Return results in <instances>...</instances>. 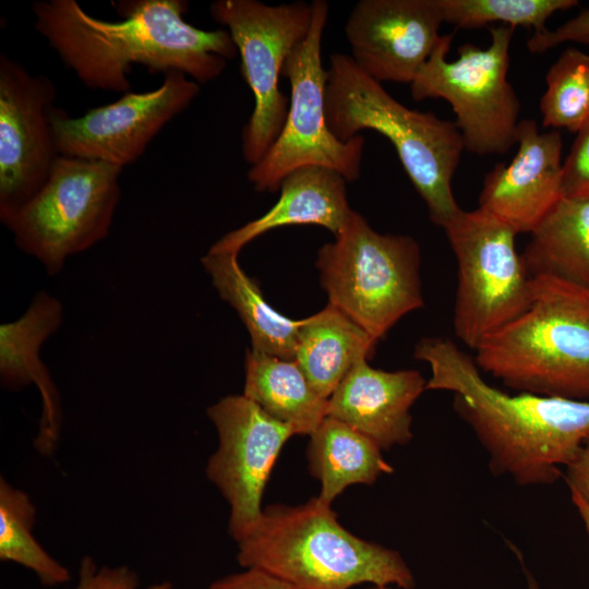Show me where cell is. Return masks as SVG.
I'll use <instances>...</instances> for the list:
<instances>
[{
    "instance_id": "obj_21",
    "label": "cell",
    "mask_w": 589,
    "mask_h": 589,
    "mask_svg": "<svg viewBox=\"0 0 589 589\" xmlns=\"http://www.w3.org/2000/svg\"><path fill=\"white\" fill-rule=\"evenodd\" d=\"M219 297L238 313L251 337V350L293 361L301 320L272 308L259 284L248 276L236 253L207 252L201 259Z\"/></svg>"
},
{
    "instance_id": "obj_31",
    "label": "cell",
    "mask_w": 589,
    "mask_h": 589,
    "mask_svg": "<svg viewBox=\"0 0 589 589\" xmlns=\"http://www.w3.org/2000/svg\"><path fill=\"white\" fill-rule=\"evenodd\" d=\"M206 589H298L259 568H244L214 580Z\"/></svg>"
},
{
    "instance_id": "obj_22",
    "label": "cell",
    "mask_w": 589,
    "mask_h": 589,
    "mask_svg": "<svg viewBox=\"0 0 589 589\" xmlns=\"http://www.w3.org/2000/svg\"><path fill=\"white\" fill-rule=\"evenodd\" d=\"M530 235L521 257L531 278L589 288V197H561Z\"/></svg>"
},
{
    "instance_id": "obj_17",
    "label": "cell",
    "mask_w": 589,
    "mask_h": 589,
    "mask_svg": "<svg viewBox=\"0 0 589 589\" xmlns=\"http://www.w3.org/2000/svg\"><path fill=\"white\" fill-rule=\"evenodd\" d=\"M417 370L384 371L357 362L328 398L327 416L375 442L381 449L412 438L410 408L426 390Z\"/></svg>"
},
{
    "instance_id": "obj_10",
    "label": "cell",
    "mask_w": 589,
    "mask_h": 589,
    "mask_svg": "<svg viewBox=\"0 0 589 589\" xmlns=\"http://www.w3.org/2000/svg\"><path fill=\"white\" fill-rule=\"evenodd\" d=\"M308 36L287 57L281 76L290 84L285 125L265 156L248 170V180L259 192L279 190L283 179L303 166H323L338 171L348 182L359 178L365 139L358 134L341 142L329 131L325 115L327 70L321 44L329 7L313 0Z\"/></svg>"
},
{
    "instance_id": "obj_35",
    "label": "cell",
    "mask_w": 589,
    "mask_h": 589,
    "mask_svg": "<svg viewBox=\"0 0 589 589\" xmlns=\"http://www.w3.org/2000/svg\"><path fill=\"white\" fill-rule=\"evenodd\" d=\"M366 589H394L393 587H380V586H371Z\"/></svg>"
},
{
    "instance_id": "obj_8",
    "label": "cell",
    "mask_w": 589,
    "mask_h": 589,
    "mask_svg": "<svg viewBox=\"0 0 589 589\" xmlns=\"http://www.w3.org/2000/svg\"><path fill=\"white\" fill-rule=\"evenodd\" d=\"M489 31V46L466 43L454 61L447 60L454 34L442 35L410 84L414 100L443 98L452 106L465 149L480 156L507 153L520 122V101L507 79L515 28Z\"/></svg>"
},
{
    "instance_id": "obj_14",
    "label": "cell",
    "mask_w": 589,
    "mask_h": 589,
    "mask_svg": "<svg viewBox=\"0 0 589 589\" xmlns=\"http://www.w3.org/2000/svg\"><path fill=\"white\" fill-rule=\"evenodd\" d=\"M56 98L50 77L0 55V212L29 200L60 156L51 123Z\"/></svg>"
},
{
    "instance_id": "obj_16",
    "label": "cell",
    "mask_w": 589,
    "mask_h": 589,
    "mask_svg": "<svg viewBox=\"0 0 589 589\" xmlns=\"http://www.w3.org/2000/svg\"><path fill=\"white\" fill-rule=\"evenodd\" d=\"M516 155L484 177L478 208L509 226L517 235L531 233L562 197V136L540 132L532 119L518 124Z\"/></svg>"
},
{
    "instance_id": "obj_20",
    "label": "cell",
    "mask_w": 589,
    "mask_h": 589,
    "mask_svg": "<svg viewBox=\"0 0 589 589\" xmlns=\"http://www.w3.org/2000/svg\"><path fill=\"white\" fill-rule=\"evenodd\" d=\"M377 340L336 306L302 318L294 361L312 387L328 399L361 360L373 357Z\"/></svg>"
},
{
    "instance_id": "obj_29",
    "label": "cell",
    "mask_w": 589,
    "mask_h": 589,
    "mask_svg": "<svg viewBox=\"0 0 589 589\" xmlns=\"http://www.w3.org/2000/svg\"><path fill=\"white\" fill-rule=\"evenodd\" d=\"M562 197H589V123L581 129L563 163Z\"/></svg>"
},
{
    "instance_id": "obj_18",
    "label": "cell",
    "mask_w": 589,
    "mask_h": 589,
    "mask_svg": "<svg viewBox=\"0 0 589 589\" xmlns=\"http://www.w3.org/2000/svg\"><path fill=\"white\" fill-rule=\"evenodd\" d=\"M62 318L61 302L41 291L22 316L0 325L1 385L13 392L29 384L38 389L41 412L34 446L44 456H52L60 442L62 407L58 388L40 359V349L60 327Z\"/></svg>"
},
{
    "instance_id": "obj_6",
    "label": "cell",
    "mask_w": 589,
    "mask_h": 589,
    "mask_svg": "<svg viewBox=\"0 0 589 589\" xmlns=\"http://www.w3.org/2000/svg\"><path fill=\"white\" fill-rule=\"evenodd\" d=\"M420 261L413 238L380 233L353 211L335 240L318 249L315 265L328 303L380 340L423 305Z\"/></svg>"
},
{
    "instance_id": "obj_15",
    "label": "cell",
    "mask_w": 589,
    "mask_h": 589,
    "mask_svg": "<svg viewBox=\"0 0 589 589\" xmlns=\"http://www.w3.org/2000/svg\"><path fill=\"white\" fill-rule=\"evenodd\" d=\"M443 17L437 0H360L346 21L351 59L370 77L411 84L430 58Z\"/></svg>"
},
{
    "instance_id": "obj_4",
    "label": "cell",
    "mask_w": 589,
    "mask_h": 589,
    "mask_svg": "<svg viewBox=\"0 0 589 589\" xmlns=\"http://www.w3.org/2000/svg\"><path fill=\"white\" fill-rule=\"evenodd\" d=\"M325 115L329 131L341 142L362 130L389 140L433 224L444 228L462 209L452 189L465 151L455 122L406 107L339 52L329 58Z\"/></svg>"
},
{
    "instance_id": "obj_25",
    "label": "cell",
    "mask_w": 589,
    "mask_h": 589,
    "mask_svg": "<svg viewBox=\"0 0 589 589\" xmlns=\"http://www.w3.org/2000/svg\"><path fill=\"white\" fill-rule=\"evenodd\" d=\"M36 507L22 489L0 478V560L31 570L43 586L70 581L71 573L35 538Z\"/></svg>"
},
{
    "instance_id": "obj_27",
    "label": "cell",
    "mask_w": 589,
    "mask_h": 589,
    "mask_svg": "<svg viewBox=\"0 0 589 589\" xmlns=\"http://www.w3.org/2000/svg\"><path fill=\"white\" fill-rule=\"evenodd\" d=\"M443 22L456 28L474 29L492 23L548 29L546 21L556 12L576 7L577 0H437Z\"/></svg>"
},
{
    "instance_id": "obj_19",
    "label": "cell",
    "mask_w": 589,
    "mask_h": 589,
    "mask_svg": "<svg viewBox=\"0 0 589 589\" xmlns=\"http://www.w3.org/2000/svg\"><path fill=\"white\" fill-rule=\"evenodd\" d=\"M347 182L342 175L327 167L297 168L283 179L279 199L268 212L227 232L208 251L239 254L263 233L292 225L322 226L336 236L353 213L347 200Z\"/></svg>"
},
{
    "instance_id": "obj_5",
    "label": "cell",
    "mask_w": 589,
    "mask_h": 589,
    "mask_svg": "<svg viewBox=\"0 0 589 589\" xmlns=\"http://www.w3.org/2000/svg\"><path fill=\"white\" fill-rule=\"evenodd\" d=\"M532 300L474 350L478 368L518 393L589 401V288L531 278Z\"/></svg>"
},
{
    "instance_id": "obj_36",
    "label": "cell",
    "mask_w": 589,
    "mask_h": 589,
    "mask_svg": "<svg viewBox=\"0 0 589 589\" xmlns=\"http://www.w3.org/2000/svg\"><path fill=\"white\" fill-rule=\"evenodd\" d=\"M584 44H589V39H588V40H586V41H585Z\"/></svg>"
},
{
    "instance_id": "obj_28",
    "label": "cell",
    "mask_w": 589,
    "mask_h": 589,
    "mask_svg": "<svg viewBox=\"0 0 589 589\" xmlns=\"http://www.w3.org/2000/svg\"><path fill=\"white\" fill-rule=\"evenodd\" d=\"M74 589H140L137 574L127 565L98 566L92 556H83ZM145 589H178L170 581L149 585Z\"/></svg>"
},
{
    "instance_id": "obj_23",
    "label": "cell",
    "mask_w": 589,
    "mask_h": 589,
    "mask_svg": "<svg viewBox=\"0 0 589 589\" xmlns=\"http://www.w3.org/2000/svg\"><path fill=\"white\" fill-rule=\"evenodd\" d=\"M244 366L243 395L296 435H311L327 417L328 399L316 393L294 360L249 349Z\"/></svg>"
},
{
    "instance_id": "obj_11",
    "label": "cell",
    "mask_w": 589,
    "mask_h": 589,
    "mask_svg": "<svg viewBox=\"0 0 589 589\" xmlns=\"http://www.w3.org/2000/svg\"><path fill=\"white\" fill-rule=\"evenodd\" d=\"M211 16L226 26L241 58V75L254 96L253 111L242 129L245 163L257 164L278 139L289 109L279 88L284 63L309 34L312 2L271 5L256 0H217Z\"/></svg>"
},
{
    "instance_id": "obj_13",
    "label": "cell",
    "mask_w": 589,
    "mask_h": 589,
    "mask_svg": "<svg viewBox=\"0 0 589 589\" xmlns=\"http://www.w3.org/2000/svg\"><path fill=\"white\" fill-rule=\"evenodd\" d=\"M200 84L181 72L164 75L161 85L147 92H128L116 101L71 117L55 107L51 123L60 156L110 164L135 163L153 139L200 93Z\"/></svg>"
},
{
    "instance_id": "obj_12",
    "label": "cell",
    "mask_w": 589,
    "mask_h": 589,
    "mask_svg": "<svg viewBox=\"0 0 589 589\" xmlns=\"http://www.w3.org/2000/svg\"><path fill=\"white\" fill-rule=\"evenodd\" d=\"M218 447L205 467L207 479L229 505L228 531L238 542L257 521L272 469L294 430L242 395H229L206 410Z\"/></svg>"
},
{
    "instance_id": "obj_32",
    "label": "cell",
    "mask_w": 589,
    "mask_h": 589,
    "mask_svg": "<svg viewBox=\"0 0 589 589\" xmlns=\"http://www.w3.org/2000/svg\"><path fill=\"white\" fill-rule=\"evenodd\" d=\"M565 470L564 477L570 495L577 496L589 506V437Z\"/></svg>"
},
{
    "instance_id": "obj_9",
    "label": "cell",
    "mask_w": 589,
    "mask_h": 589,
    "mask_svg": "<svg viewBox=\"0 0 589 589\" xmlns=\"http://www.w3.org/2000/svg\"><path fill=\"white\" fill-rule=\"evenodd\" d=\"M443 229L457 262L454 332L476 350L529 308L531 277L516 249L517 233L491 214L461 209Z\"/></svg>"
},
{
    "instance_id": "obj_1",
    "label": "cell",
    "mask_w": 589,
    "mask_h": 589,
    "mask_svg": "<svg viewBox=\"0 0 589 589\" xmlns=\"http://www.w3.org/2000/svg\"><path fill=\"white\" fill-rule=\"evenodd\" d=\"M121 21L88 14L76 0H38L34 27L87 87L131 92L133 64L164 75L177 71L199 84L217 79L238 55L226 29L205 31L188 23L184 0L112 2Z\"/></svg>"
},
{
    "instance_id": "obj_33",
    "label": "cell",
    "mask_w": 589,
    "mask_h": 589,
    "mask_svg": "<svg viewBox=\"0 0 589 589\" xmlns=\"http://www.w3.org/2000/svg\"><path fill=\"white\" fill-rule=\"evenodd\" d=\"M572 501L582 520L589 539V506H587L581 500H579L575 495H572Z\"/></svg>"
},
{
    "instance_id": "obj_30",
    "label": "cell",
    "mask_w": 589,
    "mask_h": 589,
    "mask_svg": "<svg viewBox=\"0 0 589 589\" xmlns=\"http://www.w3.org/2000/svg\"><path fill=\"white\" fill-rule=\"evenodd\" d=\"M589 39V9L565 22L557 28L532 33L527 41L529 51L541 53L566 41L585 43Z\"/></svg>"
},
{
    "instance_id": "obj_7",
    "label": "cell",
    "mask_w": 589,
    "mask_h": 589,
    "mask_svg": "<svg viewBox=\"0 0 589 589\" xmlns=\"http://www.w3.org/2000/svg\"><path fill=\"white\" fill-rule=\"evenodd\" d=\"M122 168L59 156L43 187L20 206L0 212L15 244L48 275L67 260L104 240L120 201Z\"/></svg>"
},
{
    "instance_id": "obj_34",
    "label": "cell",
    "mask_w": 589,
    "mask_h": 589,
    "mask_svg": "<svg viewBox=\"0 0 589 589\" xmlns=\"http://www.w3.org/2000/svg\"><path fill=\"white\" fill-rule=\"evenodd\" d=\"M528 589H539V586L530 576H528Z\"/></svg>"
},
{
    "instance_id": "obj_24",
    "label": "cell",
    "mask_w": 589,
    "mask_h": 589,
    "mask_svg": "<svg viewBox=\"0 0 589 589\" xmlns=\"http://www.w3.org/2000/svg\"><path fill=\"white\" fill-rule=\"evenodd\" d=\"M381 447L350 425L327 416L310 435V473L321 483L318 498L330 505L351 484H372L393 472Z\"/></svg>"
},
{
    "instance_id": "obj_3",
    "label": "cell",
    "mask_w": 589,
    "mask_h": 589,
    "mask_svg": "<svg viewBox=\"0 0 589 589\" xmlns=\"http://www.w3.org/2000/svg\"><path fill=\"white\" fill-rule=\"evenodd\" d=\"M237 544L243 568L265 570L298 589L416 587L398 551L352 534L317 496L297 506L263 508Z\"/></svg>"
},
{
    "instance_id": "obj_26",
    "label": "cell",
    "mask_w": 589,
    "mask_h": 589,
    "mask_svg": "<svg viewBox=\"0 0 589 589\" xmlns=\"http://www.w3.org/2000/svg\"><path fill=\"white\" fill-rule=\"evenodd\" d=\"M540 99L542 124L578 133L589 123V53L568 47L549 68Z\"/></svg>"
},
{
    "instance_id": "obj_2",
    "label": "cell",
    "mask_w": 589,
    "mask_h": 589,
    "mask_svg": "<svg viewBox=\"0 0 589 589\" xmlns=\"http://www.w3.org/2000/svg\"><path fill=\"white\" fill-rule=\"evenodd\" d=\"M414 358L430 365L425 389L454 395V409L488 454L490 470L519 485L551 484L589 437V401L489 384L473 358L445 337H425Z\"/></svg>"
}]
</instances>
